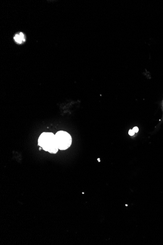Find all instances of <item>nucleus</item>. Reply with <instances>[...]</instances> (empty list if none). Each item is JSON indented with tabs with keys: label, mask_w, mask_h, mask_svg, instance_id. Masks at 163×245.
<instances>
[{
	"label": "nucleus",
	"mask_w": 163,
	"mask_h": 245,
	"mask_svg": "<svg viewBox=\"0 0 163 245\" xmlns=\"http://www.w3.org/2000/svg\"><path fill=\"white\" fill-rule=\"evenodd\" d=\"M38 142L39 146L45 151L51 154H56L58 151L55 136L53 133L44 132L39 137Z\"/></svg>",
	"instance_id": "f257e3e1"
},
{
	"label": "nucleus",
	"mask_w": 163,
	"mask_h": 245,
	"mask_svg": "<svg viewBox=\"0 0 163 245\" xmlns=\"http://www.w3.org/2000/svg\"><path fill=\"white\" fill-rule=\"evenodd\" d=\"M134 131L135 133H137L139 131L138 128L137 127H134L132 129Z\"/></svg>",
	"instance_id": "39448f33"
},
{
	"label": "nucleus",
	"mask_w": 163,
	"mask_h": 245,
	"mask_svg": "<svg viewBox=\"0 0 163 245\" xmlns=\"http://www.w3.org/2000/svg\"><path fill=\"white\" fill-rule=\"evenodd\" d=\"M55 136L59 149L65 150L71 146L72 143V138L68 132L64 131H59L56 133Z\"/></svg>",
	"instance_id": "f03ea898"
},
{
	"label": "nucleus",
	"mask_w": 163,
	"mask_h": 245,
	"mask_svg": "<svg viewBox=\"0 0 163 245\" xmlns=\"http://www.w3.org/2000/svg\"><path fill=\"white\" fill-rule=\"evenodd\" d=\"M129 134L130 136H133L134 134H135V132H134V131L133 130H130L129 131Z\"/></svg>",
	"instance_id": "20e7f679"
},
{
	"label": "nucleus",
	"mask_w": 163,
	"mask_h": 245,
	"mask_svg": "<svg viewBox=\"0 0 163 245\" xmlns=\"http://www.w3.org/2000/svg\"><path fill=\"white\" fill-rule=\"evenodd\" d=\"M14 40L18 44H22L26 40L25 36L23 32L16 34L14 36Z\"/></svg>",
	"instance_id": "7ed1b4c3"
}]
</instances>
